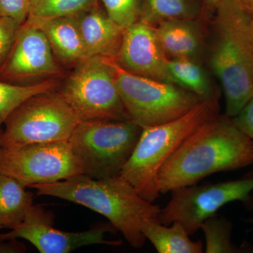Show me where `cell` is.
<instances>
[{
    "instance_id": "5",
    "label": "cell",
    "mask_w": 253,
    "mask_h": 253,
    "mask_svg": "<svg viewBox=\"0 0 253 253\" xmlns=\"http://www.w3.org/2000/svg\"><path fill=\"white\" fill-rule=\"evenodd\" d=\"M143 128L131 121H82L69 141L83 174L94 179L121 174L135 148Z\"/></svg>"
},
{
    "instance_id": "27",
    "label": "cell",
    "mask_w": 253,
    "mask_h": 253,
    "mask_svg": "<svg viewBox=\"0 0 253 253\" xmlns=\"http://www.w3.org/2000/svg\"><path fill=\"white\" fill-rule=\"evenodd\" d=\"M231 120L236 126L253 141V95L241 111Z\"/></svg>"
},
{
    "instance_id": "18",
    "label": "cell",
    "mask_w": 253,
    "mask_h": 253,
    "mask_svg": "<svg viewBox=\"0 0 253 253\" xmlns=\"http://www.w3.org/2000/svg\"><path fill=\"white\" fill-rule=\"evenodd\" d=\"M168 68L172 83L194 93L201 101L219 104V91L202 62L186 58L171 59Z\"/></svg>"
},
{
    "instance_id": "26",
    "label": "cell",
    "mask_w": 253,
    "mask_h": 253,
    "mask_svg": "<svg viewBox=\"0 0 253 253\" xmlns=\"http://www.w3.org/2000/svg\"><path fill=\"white\" fill-rule=\"evenodd\" d=\"M29 0H0V16H6L23 24L28 14Z\"/></svg>"
},
{
    "instance_id": "6",
    "label": "cell",
    "mask_w": 253,
    "mask_h": 253,
    "mask_svg": "<svg viewBox=\"0 0 253 253\" xmlns=\"http://www.w3.org/2000/svg\"><path fill=\"white\" fill-rule=\"evenodd\" d=\"M81 121L59 91L37 94L7 118L0 133V147L11 149L36 143L68 141Z\"/></svg>"
},
{
    "instance_id": "10",
    "label": "cell",
    "mask_w": 253,
    "mask_h": 253,
    "mask_svg": "<svg viewBox=\"0 0 253 253\" xmlns=\"http://www.w3.org/2000/svg\"><path fill=\"white\" fill-rule=\"evenodd\" d=\"M0 172L12 176L26 188L83 174L69 141L36 143L16 149L0 147Z\"/></svg>"
},
{
    "instance_id": "12",
    "label": "cell",
    "mask_w": 253,
    "mask_h": 253,
    "mask_svg": "<svg viewBox=\"0 0 253 253\" xmlns=\"http://www.w3.org/2000/svg\"><path fill=\"white\" fill-rule=\"evenodd\" d=\"M59 73L45 34L38 26L25 21L9 56L0 66V81L26 85L31 84L33 80Z\"/></svg>"
},
{
    "instance_id": "3",
    "label": "cell",
    "mask_w": 253,
    "mask_h": 253,
    "mask_svg": "<svg viewBox=\"0 0 253 253\" xmlns=\"http://www.w3.org/2000/svg\"><path fill=\"white\" fill-rule=\"evenodd\" d=\"M29 188L39 196L66 200L102 214L134 249H140L146 240L142 232L145 223L160 221L161 207L141 197L121 175L94 179L81 174Z\"/></svg>"
},
{
    "instance_id": "24",
    "label": "cell",
    "mask_w": 253,
    "mask_h": 253,
    "mask_svg": "<svg viewBox=\"0 0 253 253\" xmlns=\"http://www.w3.org/2000/svg\"><path fill=\"white\" fill-rule=\"evenodd\" d=\"M109 18L126 29L139 21V0H98Z\"/></svg>"
},
{
    "instance_id": "11",
    "label": "cell",
    "mask_w": 253,
    "mask_h": 253,
    "mask_svg": "<svg viewBox=\"0 0 253 253\" xmlns=\"http://www.w3.org/2000/svg\"><path fill=\"white\" fill-rule=\"evenodd\" d=\"M54 218L49 211L33 205L19 225L9 232L0 233V241L25 239L42 253H68L89 245L122 244L121 241L104 239L105 233L116 230L111 223L83 232H68L54 227Z\"/></svg>"
},
{
    "instance_id": "17",
    "label": "cell",
    "mask_w": 253,
    "mask_h": 253,
    "mask_svg": "<svg viewBox=\"0 0 253 253\" xmlns=\"http://www.w3.org/2000/svg\"><path fill=\"white\" fill-rule=\"evenodd\" d=\"M208 13L202 0H139V21L154 28L174 20L199 19Z\"/></svg>"
},
{
    "instance_id": "19",
    "label": "cell",
    "mask_w": 253,
    "mask_h": 253,
    "mask_svg": "<svg viewBox=\"0 0 253 253\" xmlns=\"http://www.w3.org/2000/svg\"><path fill=\"white\" fill-rule=\"evenodd\" d=\"M165 225L158 221H150L142 226L143 234L158 253H202L201 241H193L181 223L175 221Z\"/></svg>"
},
{
    "instance_id": "8",
    "label": "cell",
    "mask_w": 253,
    "mask_h": 253,
    "mask_svg": "<svg viewBox=\"0 0 253 253\" xmlns=\"http://www.w3.org/2000/svg\"><path fill=\"white\" fill-rule=\"evenodd\" d=\"M116 83L131 121L144 128L174 121L191 111L201 100L173 83L135 76L115 60Z\"/></svg>"
},
{
    "instance_id": "31",
    "label": "cell",
    "mask_w": 253,
    "mask_h": 253,
    "mask_svg": "<svg viewBox=\"0 0 253 253\" xmlns=\"http://www.w3.org/2000/svg\"><path fill=\"white\" fill-rule=\"evenodd\" d=\"M1 225H0V229H1Z\"/></svg>"
},
{
    "instance_id": "22",
    "label": "cell",
    "mask_w": 253,
    "mask_h": 253,
    "mask_svg": "<svg viewBox=\"0 0 253 253\" xmlns=\"http://www.w3.org/2000/svg\"><path fill=\"white\" fill-rule=\"evenodd\" d=\"M200 229L204 231L206 237V249L207 253H241L231 242L232 224L224 217L214 214L204 221Z\"/></svg>"
},
{
    "instance_id": "23",
    "label": "cell",
    "mask_w": 253,
    "mask_h": 253,
    "mask_svg": "<svg viewBox=\"0 0 253 253\" xmlns=\"http://www.w3.org/2000/svg\"><path fill=\"white\" fill-rule=\"evenodd\" d=\"M97 0H29L27 17L52 18L85 11Z\"/></svg>"
},
{
    "instance_id": "9",
    "label": "cell",
    "mask_w": 253,
    "mask_h": 253,
    "mask_svg": "<svg viewBox=\"0 0 253 253\" xmlns=\"http://www.w3.org/2000/svg\"><path fill=\"white\" fill-rule=\"evenodd\" d=\"M252 191L253 174L237 180L178 188L171 191L170 201L161 209L160 222L170 225L178 221L192 235L225 205L234 201L249 202Z\"/></svg>"
},
{
    "instance_id": "30",
    "label": "cell",
    "mask_w": 253,
    "mask_h": 253,
    "mask_svg": "<svg viewBox=\"0 0 253 253\" xmlns=\"http://www.w3.org/2000/svg\"><path fill=\"white\" fill-rule=\"evenodd\" d=\"M236 1L253 17V0H236Z\"/></svg>"
},
{
    "instance_id": "4",
    "label": "cell",
    "mask_w": 253,
    "mask_h": 253,
    "mask_svg": "<svg viewBox=\"0 0 253 253\" xmlns=\"http://www.w3.org/2000/svg\"><path fill=\"white\" fill-rule=\"evenodd\" d=\"M219 113V104L200 101L174 121L143 128L121 174L141 197L154 203L159 197L158 174L163 165L203 123Z\"/></svg>"
},
{
    "instance_id": "1",
    "label": "cell",
    "mask_w": 253,
    "mask_h": 253,
    "mask_svg": "<svg viewBox=\"0 0 253 253\" xmlns=\"http://www.w3.org/2000/svg\"><path fill=\"white\" fill-rule=\"evenodd\" d=\"M253 164V141L231 118L219 113L193 131L160 169L161 194L193 185L208 176Z\"/></svg>"
},
{
    "instance_id": "28",
    "label": "cell",
    "mask_w": 253,
    "mask_h": 253,
    "mask_svg": "<svg viewBox=\"0 0 253 253\" xmlns=\"http://www.w3.org/2000/svg\"><path fill=\"white\" fill-rule=\"evenodd\" d=\"M26 251V246L17 239L0 241V253H23Z\"/></svg>"
},
{
    "instance_id": "15",
    "label": "cell",
    "mask_w": 253,
    "mask_h": 253,
    "mask_svg": "<svg viewBox=\"0 0 253 253\" xmlns=\"http://www.w3.org/2000/svg\"><path fill=\"white\" fill-rule=\"evenodd\" d=\"M85 58L115 57L122 42L124 28L113 21L99 1L78 14Z\"/></svg>"
},
{
    "instance_id": "16",
    "label": "cell",
    "mask_w": 253,
    "mask_h": 253,
    "mask_svg": "<svg viewBox=\"0 0 253 253\" xmlns=\"http://www.w3.org/2000/svg\"><path fill=\"white\" fill-rule=\"evenodd\" d=\"M26 21L41 28L60 61L78 63L85 59L78 14L52 18L27 17Z\"/></svg>"
},
{
    "instance_id": "14",
    "label": "cell",
    "mask_w": 253,
    "mask_h": 253,
    "mask_svg": "<svg viewBox=\"0 0 253 253\" xmlns=\"http://www.w3.org/2000/svg\"><path fill=\"white\" fill-rule=\"evenodd\" d=\"M204 18L174 20L154 28L168 59L186 58L203 63L208 46Z\"/></svg>"
},
{
    "instance_id": "20",
    "label": "cell",
    "mask_w": 253,
    "mask_h": 253,
    "mask_svg": "<svg viewBox=\"0 0 253 253\" xmlns=\"http://www.w3.org/2000/svg\"><path fill=\"white\" fill-rule=\"evenodd\" d=\"M17 179L0 172V225L12 229L19 225L33 206V194Z\"/></svg>"
},
{
    "instance_id": "21",
    "label": "cell",
    "mask_w": 253,
    "mask_h": 253,
    "mask_svg": "<svg viewBox=\"0 0 253 253\" xmlns=\"http://www.w3.org/2000/svg\"><path fill=\"white\" fill-rule=\"evenodd\" d=\"M57 86V82L51 79L26 85L0 81V133L7 118L20 105L37 94L54 91Z\"/></svg>"
},
{
    "instance_id": "2",
    "label": "cell",
    "mask_w": 253,
    "mask_h": 253,
    "mask_svg": "<svg viewBox=\"0 0 253 253\" xmlns=\"http://www.w3.org/2000/svg\"><path fill=\"white\" fill-rule=\"evenodd\" d=\"M213 13L206 56L232 118L253 95V17L236 0H221Z\"/></svg>"
},
{
    "instance_id": "7",
    "label": "cell",
    "mask_w": 253,
    "mask_h": 253,
    "mask_svg": "<svg viewBox=\"0 0 253 253\" xmlns=\"http://www.w3.org/2000/svg\"><path fill=\"white\" fill-rule=\"evenodd\" d=\"M81 121H131L116 83L114 57L91 56L77 63L59 91Z\"/></svg>"
},
{
    "instance_id": "25",
    "label": "cell",
    "mask_w": 253,
    "mask_h": 253,
    "mask_svg": "<svg viewBox=\"0 0 253 253\" xmlns=\"http://www.w3.org/2000/svg\"><path fill=\"white\" fill-rule=\"evenodd\" d=\"M21 26L14 18L0 16V66L9 56Z\"/></svg>"
},
{
    "instance_id": "13",
    "label": "cell",
    "mask_w": 253,
    "mask_h": 253,
    "mask_svg": "<svg viewBox=\"0 0 253 253\" xmlns=\"http://www.w3.org/2000/svg\"><path fill=\"white\" fill-rule=\"evenodd\" d=\"M114 59L126 72L172 83L168 72L169 59L161 47L155 28L141 21H136L125 29Z\"/></svg>"
},
{
    "instance_id": "32",
    "label": "cell",
    "mask_w": 253,
    "mask_h": 253,
    "mask_svg": "<svg viewBox=\"0 0 253 253\" xmlns=\"http://www.w3.org/2000/svg\"></svg>"
},
{
    "instance_id": "29",
    "label": "cell",
    "mask_w": 253,
    "mask_h": 253,
    "mask_svg": "<svg viewBox=\"0 0 253 253\" xmlns=\"http://www.w3.org/2000/svg\"><path fill=\"white\" fill-rule=\"evenodd\" d=\"M205 7L208 12H214L221 0H202Z\"/></svg>"
}]
</instances>
